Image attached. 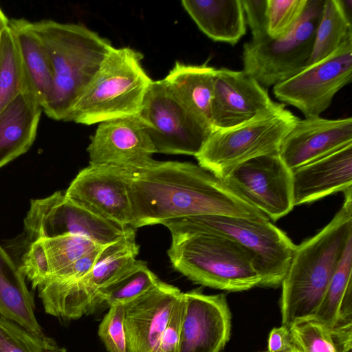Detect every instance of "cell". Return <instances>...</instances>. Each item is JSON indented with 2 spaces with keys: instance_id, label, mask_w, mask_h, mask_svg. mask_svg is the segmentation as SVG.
Segmentation results:
<instances>
[{
  "instance_id": "cell-1",
  "label": "cell",
  "mask_w": 352,
  "mask_h": 352,
  "mask_svg": "<svg viewBox=\"0 0 352 352\" xmlns=\"http://www.w3.org/2000/svg\"><path fill=\"white\" fill-rule=\"evenodd\" d=\"M129 171L131 227L161 224L171 219L216 215L270 219L225 182L199 164L160 162Z\"/></svg>"
},
{
  "instance_id": "cell-2",
  "label": "cell",
  "mask_w": 352,
  "mask_h": 352,
  "mask_svg": "<svg viewBox=\"0 0 352 352\" xmlns=\"http://www.w3.org/2000/svg\"><path fill=\"white\" fill-rule=\"evenodd\" d=\"M48 55L52 86L42 109L55 120L67 122L113 49L106 38L78 23L51 19L32 22Z\"/></svg>"
},
{
  "instance_id": "cell-3",
  "label": "cell",
  "mask_w": 352,
  "mask_h": 352,
  "mask_svg": "<svg viewBox=\"0 0 352 352\" xmlns=\"http://www.w3.org/2000/svg\"><path fill=\"white\" fill-rule=\"evenodd\" d=\"M344 194L342 208L314 236L296 245L282 280V324L289 329L313 318L352 236V188Z\"/></svg>"
},
{
  "instance_id": "cell-4",
  "label": "cell",
  "mask_w": 352,
  "mask_h": 352,
  "mask_svg": "<svg viewBox=\"0 0 352 352\" xmlns=\"http://www.w3.org/2000/svg\"><path fill=\"white\" fill-rule=\"evenodd\" d=\"M168 255L173 267L196 284L229 292L259 286L255 256L219 234L171 235Z\"/></svg>"
},
{
  "instance_id": "cell-5",
  "label": "cell",
  "mask_w": 352,
  "mask_h": 352,
  "mask_svg": "<svg viewBox=\"0 0 352 352\" xmlns=\"http://www.w3.org/2000/svg\"><path fill=\"white\" fill-rule=\"evenodd\" d=\"M142 58L132 48L113 47L67 122L90 125L138 115L153 81Z\"/></svg>"
},
{
  "instance_id": "cell-6",
  "label": "cell",
  "mask_w": 352,
  "mask_h": 352,
  "mask_svg": "<svg viewBox=\"0 0 352 352\" xmlns=\"http://www.w3.org/2000/svg\"><path fill=\"white\" fill-rule=\"evenodd\" d=\"M161 224L171 235L207 233L235 241L255 256L259 286L263 287H276L282 283L296 247L269 219L204 215L171 219Z\"/></svg>"
},
{
  "instance_id": "cell-7",
  "label": "cell",
  "mask_w": 352,
  "mask_h": 352,
  "mask_svg": "<svg viewBox=\"0 0 352 352\" xmlns=\"http://www.w3.org/2000/svg\"><path fill=\"white\" fill-rule=\"evenodd\" d=\"M299 119L283 103L276 102L245 122L213 130L195 157L201 167L223 179L249 160L278 153L282 141Z\"/></svg>"
},
{
  "instance_id": "cell-8",
  "label": "cell",
  "mask_w": 352,
  "mask_h": 352,
  "mask_svg": "<svg viewBox=\"0 0 352 352\" xmlns=\"http://www.w3.org/2000/svg\"><path fill=\"white\" fill-rule=\"evenodd\" d=\"M325 0H307L295 28L279 38L245 43L243 71L267 89L284 82L307 66Z\"/></svg>"
},
{
  "instance_id": "cell-9",
  "label": "cell",
  "mask_w": 352,
  "mask_h": 352,
  "mask_svg": "<svg viewBox=\"0 0 352 352\" xmlns=\"http://www.w3.org/2000/svg\"><path fill=\"white\" fill-rule=\"evenodd\" d=\"M155 153L195 156L213 131L164 80L152 81L138 113Z\"/></svg>"
},
{
  "instance_id": "cell-10",
  "label": "cell",
  "mask_w": 352,
  "mask_h": 352,
  "mask_svg": "<svg viewBox=\"0 0 352 352\" xmlns=\"http://www.w3.org/2000/svg\"><path fill=\"white\" fill-rule=\"evenodd\" d=\"M130 227L96 216L71 201L60 191L32 200L24 219L25 230L32 241L75 234L107 245L121 237Z\"/></svg>"
},
{
  "instance_id": "cell-11",
  "label": "cell",
  "mask_w": 352,
  "mask_h": 352,
  "mask_svg": "<svg viewBox=\"0 0 352 352\" xmlns=\"http://www.w3.org/2000/svg\"><path fill=\"white\" fill-rule=\"evenodd\" d=\"M352 79V41L273 87L275 97L298 109L305 118L320 116L336 94Z\"/></svg>"
},
{
  "instance_id": "cell-12",
  "label": "cell",
  "mask_w": 352,
  "mask_h": 352,
  "mask_svg": "<svg viewBox=\"0 0 352 352\" xmlns=\"http://www.w3.org/2000/svg\"><path fill=\"white\" fill-rule=\"evenodd\" d=\"M223 180L273 221L288 214L294 206L292 171L278 153L249 160Z\"/></svg>"
},
{
  "instance_id": "cell-13",
  "label": "cell",
  "mask_w": 352,
  "mask_h": 352,
  "mask_svg": "<svg viewBox=\"0 0 352 352\" xmlns=\"http://www.w3.org/2000/svg\"><path fill=\"white\" fill-rule=\"evenodd\" d=\"M129 180L126 168L89 164L78 173L65 195L96 216L128 227L132 223Z\"/></svg>"
},
{
  "instance_id": "cell-14",
  "label": "cell",
  "mask_w": 352,
  "mask_h": 352,
  "mask_svg": "<svg viewBox=\"0 0 352 352\" xmlns=\"http://www.w3.org/2000/svg\"><path fill=\"white\" fill-rule=\"evenodd\" d=\"M87 151L89 164L131 169L148 164L155 153L138 114L100 122Z\"/></svg>"
},
{
  "instance_id": "cell-15",
  "label": "cell",
  "mask_w": 352,
  "mask_h": 352,
  "mask_svg": "<svg viewBox=\"0 0 352 352\" xmlns=\"http://www.w3.org/2000/svg\"><path fill=\"white\" fill-rule=\"evenodd\" d=\"M179 352H220L230 339L231 314L225 295L183 293Z\"/></svg>"
},
{
  "instance_id": "cell-16",
  "label": "cell",
  "mask_w": 352,
  "mask_h": 352,
  "mask_svg": "<svg viewBox=\"0 0 352 352\" xmlns=\"http://www.w3.org/2000/svg\"><path fill=\"white\" fill-rule=\"evenodd\" d=\"M276 103L267 89L243 70L216 69L211 107L213 130L240 124Z\"/></svg>"
},
{
  "instance_id": "cell-17",
  "label": "cell",
  "mask_w": 352,
  "mask_h": 352,
  "mask_svg": "<svg viewBox=\"0 0 352 352\" xmlns=\"http://www.w3.org/2000/svg\"><path fill=\"white\" fill-rule=\"evenodd\" d=\"M349 144H352L351 117L311 116L298 120L282 141L278 155L293 170Z\"/></svg>"
},
{
  "instance_id": "cell-18",
  "label": "cell",
  "mask_w": 352,
  "mask_h": 352,
  "mask_svg": "<svg viewBox=\"0 0 352 352\" xmlns=\"http://www.w3.org/2000/svg\"><path fill=\"white\" fill-rule=\"evenodd\" d=\"M182 292L160 280L150 290L124 305L126 352H155L173 307Z\"/></svg>"
},
{
  "instance_id": "cell-19",
  "label": "cell",
  "mask_w": 352,
  "mask_h": 352,
  "mask_svg": "<svg viewBox=\"0 0 352 352\" xmlns=\"http://www.w3.org/2000/svg\"><path fill=\"white\" fill-rule=\"evenodd\" d=\"M292 171L294 206L345 192L352 188V144Z\"/></svg>"
},
{
  "instance_id": "cell-20",
  "label": "cell",
  "mask_w": 352,
  "mask_h": 352,
  "mask_svg": "<svg viewBox=\"0 0 352 352\" xmlns=\"http://www.w3.org/2000/svg\"><path fill=\"white\" fill-rule=\"evenodd\" d=\"M42 111L36 98L23 93L0 112V168L32 146Z\"/></svg>"
},
{
  "instance_id": "cell-21",
  "label": "cell",
  "mask_w": 352,
  "mask_h": 352,
  "mask_svg": "<svg viewBox=\"0 0 352 352\" xmlns=\"http://www.w3.org/2000/svg\"><path fill=\"white\" fill-rule=\"evenodd\" d=\"M182 5L199 30L214 41L234 45L245 34L241 0H183Z\"/></svg>"
},
{
  "instance_id": "cell-22",
  "label": "cell",
  "mask_w": 352,
  "mask_h": 352,
  "mask_svg": "<svg viewBox=\"0 0 352 352\" xmlns=\"http://www.w3.org/2000/svg\"><path fill=\"white\" fill-rule=\"evenodd\" d=\"M216 68L176 62L164 81L191 111L212 126L211 107ZM213 128V127H212Z\"/></svg>"
},
{
  "instance_id": "cell-23",
  "label": "cell",
  "mask_w": 352,
  "mask_h": 352,
  "mask_svg": "<svg viewBox=\"0 0 352 352\" xmlns=\"http://www.w3.org/2000/svg\"><path fill=\"white\" fill-rule=\"evenodd\" d=\"M34 308V296L25 277L0 245V315L33 333L43 334Z\"/></svg>"
},
{
  "instance_id": "cell-24",
  "label": "cell",
  "mask_w": 352,
  "mask_h": 352,
  "mask_svg": "<svg viewBox=\"0 0 352 352\" xmlns=\"http://www.w3.org/2000/svg\"><path fill=\"white\" fill-rule=\"evenodd\" d=\"M8 26L16 39L31 92L43 108L52 86V71L47 52L31 21L12 19Z\"/></svg>"
},
{
  "instance_id": "cell-25",
  "label": "cell",
  "mask_w": 352,
  "mask_h": 352,
  "mask_svg": "<svg viewBox=\"0 0 352 352\" xmlns=\"http://www.w3.org/2000/svg\"><path fill=\"white\" fill-rule=\"evenodd\" d=\"M313 318L329 328L352 327V236Z\"/></svg>"
},
{
  "instance_id": "cell-26",
  "label": "cell",
  "mask_w": 352,
  "mask_h": 352,
  "mask_svg": "<svg viewBox=\"0 0 352 352\" xmlns=\"http://www.w3.org/2000/svg\"><path fill=\"white\" fill-rule=\"evenodd\" d=\"M139 248L135 230L130 227L121 237L102 249L93 270L82 278L86 287L100 297V288L115 280L135 263Z\"/></svg>"
},
{
  "instance_id": "cell-27",
  "label": "cell",
  "mask_w": 352,
  "mask_h": 352,
  "mask_svg": "<svg viewBox=\"0 0 352 352\" xmlns=\"http://www.w3.org/2000/svg\"><path fill=\"white\" fill-rule=\"evenodd\" d=\"M350 41L351 19L345 12L341 1L325 0L307 66L324 59Z\"/></svg>"
},
{
  "instance_id": "cell-28",
  "label": "cell",
  "mask_w": 352,
  "mask_h": 352,
  "mask_svg": "<svg viewBox=\"0 0 352 352\" xmlns=\"http://www.w3.org/2000/svg\"><path fill=\"white\" fill-rule=\"evenodd\" d=\"M298 352H350L352 328H329L314 318L295 323L290 328Z\"/></svg>"
},
{
  "instance_id": "cell-29",
  "label": "cell",
  "mask_w": 352,
  "mask_h": 352,
  "mask_svg": "<svg viewBox=\"0 0 352 352\" xmlns=\"http://www.w3.org/2000/svg\"><path fill=\"white\" fill-rule=\"evenodd\" d=\"M23 93L32 94L16 39L8 23L0 34V112Z\"/></svg>"
},
{
  "instance_id": "cell-30",
  "label": "cell",
  "mask_w": 352,
  "mask_h": 352,
  "mask_svg": "<svg viewBox=\"0 0 352 352\" xmlns=\"http://www.w3.org/2000/svg\"><path fill=\"white\" fill-rule=\"evenodd\" d=\"M160 280L145 262L138 261L121 276L99 290L102 303L124 305L144 294Z\"/></svg>"
},
{
  "instance_id": "cell-31",
  "label": "cell",
  "mask_w": 352,
  "mask_h": 352,
  "mask_svg": "<svg viewBox=\"0 0 352 352\" xmlns=\"http://www.w3.org/2000/svg\"><path fill=\"white\" fill-rule=\"evenodd\" d=\"M0 352H67L53 338L0 315Z\"/></svg>"
},
{
  "instance_id": "cell-32",
  "label": "cell",
  "mask_w": 352,
  "mask_h": 352,
  "mask_svg": "<svg viewBox=\"0 0 352 352\" xmlns=\"http://www.w3.org/2000/svg\"><path fill=\"white\" fill-rule=\"evenodd\" d=\"M39 240L42 242L47 254L50 270V275L65 268L85 254L102 246L86 236L75 234Z\"/></svg>"
},
{
  "instance_id": "cell-33",
  "label": "cell",
  "mask_w": 352,
  "mask_h": 352,
  "mask_svg": "<svg viewBox=\"0 0 352 352\" xmlns=\"http://www.w3.org/2000/svg\"><path fill=\"white\" fill-rule=\"evenodd\" d=\"M307 0H267V32L271 38L288 34L297 25Z\"/></svg>"
},
{
  "instance_id": "cell-34",
  "label": "cell",
  "mask_w": 352,
  "mask_h": 352,
  "mask_svg": "<svg viewBox=\"0 0 352 352\" xmlns=\"http://www.w3.org/2000/svg\"><path fill=\"white\" fill-rule=\"evenodd\" d=\"M98 333L108 352H126L124 305L110 307L99 325Z\"/></svg>"
},
{
  "instance_id": "cell-35",
  "label": "cell",
  "mask_w": 352,
  "mask_h": 352,
  "mask_svg": "<svg viewBox=\"0 0 352 352\" xmlns=\"http://www.w3.org/2000/svg\"><path fill=\"white\" fill-rule=\"evenodd\" d=\"M19 270L29 280L34 289L49 276L50 270L48 258L41 240L32 242L23 256Z\"/></svg>"
},
{
  "instance_id": "cell-36",
  "label": "cell",
  "mask_w": 352,
  "mask_h": 352,
  "mask_svg": "<svg viewBox=\"0 0 352 352\" xmlns=\"http://www.w3.org/2000/svg\"><path fill=\"white\" fill-rule=\"evenodd\" d=\"M184 311V300L182 292L173 307L167 326L155 352H179Z\"/></svg>"
},
{
  "instance_id": "cell-37",
  "label": "cell",
  "mask_w": 352,
  "mask_h": 352,
  "mask_svg": "<svg viewBox=\"0 0 352 352\" xmlns=\"http://www.w3.org/2000/svg\"><path fill=\"white\" fill-rule=\"evenodd\" d=\"M252 42L269 37L267 32V0H241Z\"/></svg>"
},
{
  "instance_id": "cell-38",
  "label": "cell",
  "mask_w": 352,
  "mask_h": 352,
  "mask_svg": "<svg viewBox=\"0 0 352 352\" xmlns=\"http://www.w3.org/2000/svg\"><path fill=\"white\" fill-rule=\"evenodd\" d=\"M104 246H100L85 254L65 268L50 275L47 278L58 280H76L83 278L93 270L99 254Z\"/></svg>"
},
{
  "instance_id": "cell-39",
  "label": "cell",
  "mask_w": 352,
  "mask_h": 352,
  "mask_svg": "<svg viewBox=\"0 0 352 352\" xmlns=\"http://www.w3.org/2000/svg\"><path fill=\"white\" fill-rule=\"evenodd\" d=\"M268 352H295L297 351L290 330L283 326L274 328L268 338Z\"/></svg>"
},
{
  "instance_id": "cell-40",
  "label": "cell",
  "mask_w": 352,
  "mask_h": 352,
  "mask_svg": "<svg viewBox=\"0 0 352 352\" xmlns=\"http://www.w3.org/2000/svg\"><path fill=\"white\" fill-rule=\"evenodd\" d=\"M9 19L6 16L0 7V34L1 30L8 25Z\"/></svg>"
},
{
  "instance_id": "cell-41",
  "label": "cell",
  "mask_w": 352,
  "mask_h": 352,
  "mask_svg": "<svg viewBox=\"0 0 352 352\" xmlns=\"http://www.w3.org/2000/svg\"><path fill=\"white\" fill-rule=\"evenodd\" d=\"M295 352H298V351H295Z\"/></svg>"
},
{
  "instance_id": "cell-42",
  "label": "cell",
  "mask_w": 352,
  "mask_h": 352,
  "mask_svg": "<svg viewBox=\"0 0 352 352\" xmlns=\"http://www.w3.org/2000/svg\"><path fill=\"white\" fill-rule=\"evenodd\" d=\"M265 352H268V351H265Z\"/></svg>"
}]
</instances>
